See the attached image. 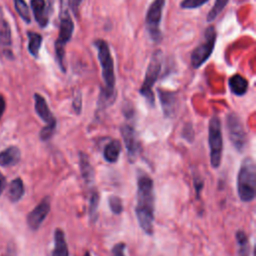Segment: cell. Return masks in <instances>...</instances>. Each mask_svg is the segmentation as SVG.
I'll list each match as a JSON object with an SVG mask.
<instances>
[{"mask_svg": "<svg viewBox=\"0 0 256 256\" xmlns=\"http://www.w3.org/2000/svg\"><path fill=\"white\" fill-rule=\"evenodd\" d=\"M216 31L213 26L206 28L204 33V40L191 53V66L195 69L201 67L207 59L211 56L215 47Z\"/></svg>", "mask_w": 256, "mask_h": 256, "instance_id": "52a82bcc", "label": "cell"}, {"mask_svg": "<svg viewBox=\"0 0 256 256\" xmlns=\"http://www.w3.org/2000/svg\"><path fill=\"white\" fill-rule=\"evenodd\" d=\"M229 88L234 95L242 96L248 90V81L240 74H234L229 79Z\"/></svg>", "mask_w": 256, "mask_h": 256, "instance_id": "d6986e66", "label": "cell"}, {"mask_svg": "<svg viewBox=\"0 0 256 256\" xmlns=\"http://www.w3.org/2000/svg\"><path fill=\"white\" fill-rule=\"evenodd\" d=\"M5 186H6V179H5V177L1 174V172H0V195H1V193L3 192Z\"/></svg>", "mask_w": 256, "mask_h": 256, "instance_id": "e575fe53", "label": "cell"}, {"mask_svg": "<svg viewBox=\"0 0 256 256\" xmlns=\"http://www.w3.org/2000/svg\"><path fill=\"white\" fill-rule=\"evenodd\" d=\"M122 147L121 143L117 139L110 140L103 149V157L108 163H116L119 159Z\"/></svg>", "mask_w": 256, "mask_h": 256, "instance_id": "e0dca14e", "label": "cell"}, {"mask_svg": "<svg viewBox=\"0 0 256 256\" xmlns=\"http://www.w3.org/2000/svg\"><path fill=\"white\" fill-rule=\"evenodd\" d=\"M2 256H15V253L13 251H8L6 254H3Z\"/></svg>", "mask_w": 256, "mask_h": 256, "instance_id": "d590c367", "label": "cell"}, {"mask_svg": "<svg viewBox=\"0 0 256 256\" xmlns=\"http://www.w3.org/2000/svg\"><path fill=\"white\" fill-rule=\"evenodd\" d=\"M161 66H162V52L160 50H157L153 53L151 57V60L149 62V65L145 73L143 84L139 90L140 94L145 98L146 102L152 107L155 104V97L152 91V87L159 77Z\"/></svg>", "mask_w": 256, "mask_h": 256, "instance_id": "8992f818", "label": "cell"}, {"mask_svg": "<svg viewBox=\"0 0 256 256\" xmlns=\"http://www.w3.org/2000/svg\"><path fill=\"white\" fill-rule=\"evenodd\" d=\"M79 168H80L81 176L84 179L85 183L87 184L88 188L90 189L93 188L92 185L94 184V178H95L94 169L86 153L79 152Z\"/></svg>", "mask_w": 256, "mask_h": 256, "instance_id": "4fadbf2b", "label": "cell"}, {"mask_svg": "<svg viewBox=\"0 0 256 256\" xmlns=\"http://www.w3.org/2000/svg\"><path fill=\"white\" fill-rule=\"evenodd\" d=\"M189 134V137H190V140L191 141H193V138H194V136H193V128H192V126H191V124L190 123H188L187 125H185V127L183 128V137L186 139V137H187V135Z\"/></svg>", "mask_w": 256, "mask_h": 256, "instance_id": "4dcf8cb0", "label": "cell"}, {"mask_svg": "<svg viewBox=\"0 0 256 256\" xmlns=\"http://www.w3.org/2000/svg\"><path fill=\"white\" fill-rule=\"evenodd\" d=\"M5 99L3 98L2 95H0V119H1L2 115H3V112L5 111Z\"/></svg>", "mask_w": 256, "mask_h": 256, "instance_id": "836d02e7", "label": "cell"}, {"mask_svg": "<svg viewBox=\"0 0 256 256\" xmlns=\"http://www.w3.org/2000/svg\"><path fill=\"white\" fill-rule=\"evenodd\" d=\"M24 194V185L21 178H15L11 183L8 191L9 199L12 202H17Z\"/></svg>", "mask_w": 256, "mask_h": 256, "instance_id": "7402d4cb", "label": "cell"}, {"mask_svg": "<svg viewBox=\"0 0 256 256\" xmlns=\"http://www.w3.org/2000/svg\"><path fill=\"white\" fill-rule=\"evenodd\" d=\"M112 256H126V244L124 242L116 243L111 249Z\"/></svg>", "mask_w": 256, "mask_h": 256, "instance_id": "f1b7e54d", "label": "cell"}, {"mask_svg": "<svg viewBox=\"0 0 256 256\" xmlns=\"http://www.w3.org/2000/svg\"><path fill=\"white\" fill-rule=\"evenodd\" d=\"M82 0H69V7L72 9V11L77 14V9L80 5Z\"/></svg>", "mask_w": 256, "mask_h": 256, "instance_id": "1f68e13d", "label": "cell"}, {"mask_svg": "<svg viewBox=\"0 0 256 256\" xmlns=\"http://www.w3.org/2000/svg\"><path fill=\"white\" fill-rule=\"evenodd\" d=\"M229 0H215L214 5L212 6L211 10L207 14V21L211 22L222 12V10L225 8V6L228 4Z\"/></svg>", "mask_w": 256, "mask_h": 256, "instance_id": "d4e9b609", "label": "cell"}, {"mask_svg": "<svg viewBox=\"0 0 256 256\" xmlns=\"http://www.w3.org/2000/svg\"><path fill=\"white\" fill-rule=\"evenodd\" d=\"M155 211V194L152 178L140 171L137 176V198L135 206V215L140 228L147 235L153 234Z\"/></svg>", "mask_w": 256, "mask_h": 256, "instance_id": "6da1fadb", "label": "cell"}, {"mask_svg": "<svg viewBox=\"0 0 256 256\" xmlns=\"http://www.w3.org/2000/svg\"><path fill=\"white\" fill-rule=\"evenodd\" d=\"M74 30L73 21L69 15V0H60V25L59 34L55 42V52L58 64L63 72L66 71L65 59V46L72 37Z\"/></svg>", "mask_w": 256, "mask_h": 256, "instance_id": "277c9868", "label": "cell"}, {"mask_svg": "<svg viewBox=\"0 0 256 256\" xmlns=\"http://www.w3.org/2000/svg\"><path fill=\"white\" fill-rule=\"evenodd\" d=\"M235 236L237 242V255L251 256V247L247 234L243 230H238Z\"/></svg>", "mask_w": 256, "mask_h": 256, "instance_id": "44dd1931", "label": "cell"}, {"mask_svg": "<svg viewBox=\"0 0 256 256\" xmlns=\"http://www.w3.org/2000/svg\"><path fill=\"white\" fill-rule=\"evenodd\" d=\"M84 256H91V253L89 252V251H87V252H85V254H84Z\"/></svg>", "mask_w": 256, "mask_h": 256, "instance_id": "8d00e7d4", "label": "cell"}, {"mask_svg": "<svg viewBox=\"0 0 256 256\" xmlns=\"http://www.w3.org/2000/svg\"><path fill=\"white\" fill-rule=\"evenodd\" d=\"M72 108L77 115H79L81 113V110H82V96H81V93H79L77 96L74 97L73 102H72Z\"/></svg>", "mask_w": 256, "mask_h": 256, "instance_id": "f546056e", "label": "cell"}, {"mask_svg": "<svg viewBox=\"0 0 256 256\" xmlns=\"http://www.w3.org/2000/svg\"><path fill=\"white\" fill-rule=\"evenodd\" d=\"M51 256H69L65 233L60 228H56L54 231V246Z\"/></svg>", "mask_w": 256, "mask_h": 256, "instance_id": "2e32d148", "label": "cell"}, {"mask_svg": "<svg viewBox=\"0 0 256 256\" xmlns=\"http://www.w3.org/2000/svg\"><path fill=\"white\" fill-rule=\"evenodd\" d=\"M121 135L127 151L128 160L130 163H134L141 151V144L138 139L135 128L130 123H125L121 126Z\"/></svg>", "mask_w": 256, "mask_h": 256, "instance_id": "30bf717a", "label": "cell"}, {"mask_svg": "<svg viewBox=\"0 0 256 256\" xmlns=\"http://www.w3.org/2000/svg\"><path fill=\"white\" fill-rule=\"evenodd\" d=\"M108 205L112 213H114L115 215H119L123 211V203L120 197L116 195H111L108 198Z\"/></svg>", "mask_w": 256, "mask_h": 256, "instance_id": "4316f807", "label": "cell"}, {"mask_svg": "<svg viewBox=\"0 0 256 256\" xmlns=\"http://www.w3.org/2000/svg\"><path fill=\"white\" fill-rule=\"evenodd\" d=\"M194 186H195V190H196L197 197H199V192L201 191L202 186H203V180L197 179L196 177H194Z\"/></svg>", "mask_w": 256, "mask_h": 256, "instance_id": "d6a6232c", "label": "cell"}, {"mask_svg": "<svg viewBox=\"0 0 256 256\" xmlns=\"http://www.w3.org/2000/svg\"><path fill=\"white\" fill-rule=\"evenodd\" d=\"M100 195L95 187L91 188L88 197V215L91 222H96L98 219V207Z\"/></svg>", "mask_w": 256, "mask_h": 256, "instance_id": "ffe728a7", "label": "cell"}, {"mask_svg": "<svg viewBox=\"0 0 256 256\" xmlns=\"http://www.w3.org/2000/svg\"><path fill=\"white\" fill-rule=\"evenodd\" d=\"M50 198L47 196L41 200V202L29 213L27 216V224L32 230H37L43 223L50 211Z\"/></svg>", "mask_w": 256, "mask_h": 256, "instance_id": "8fae6325", "label": "cell"}, {"mask_svg": "<svg viewBox=\"0 0 256 256\" xmlns=\"http://www.w3.org/2000/svg\"><path fill=\"white\" fill-rule=\"evenodd\" d=\"M20 150L16 146H10L0 152V165L8 167L16 165L20 160Z\"/></svg>", "mask_w": 256, "mask_h": 256, "instance_id": "ac0fdd59", "label": "cell"}, {"mask_svg": "<svg viewBox=\"0 0 256 256\" xmlns=\"http://www.w3.org/2000/svg\"><path fill=\"white\" fill-rule=\"evenodd\" d=\"M31 7L35 20L40 27H45L49 21V11L45 0H31Z\"/></svg>", "mask_w": 256, "mask_h": 256, "instance_id": "9a60e30c", "label": "cell"}, {"mask_svg": "<svg viewBox=\"0 0 256 256\" xmlns=\"http://www.w3.org/2000/svg\"><path fill=\"white\" fill-rule=\"evenodd\" d=\"M34 100H35V111L38 114V116L46 123V126H51L56 128V119L52 114V112L50 111L45 98L38 93H35Z\"/></svg>", "mask_w": 256, "mask_h": 256, "instance_id": "7c38bea8", "label": "cell"}, {"mask_svg": "<svg viewBox=\"0 0 256 256\" xmlns=\"http://www.w3.org/2000/svg\"><path fill=\"white\" fill-rule=\"evenodd\" d=\"M207 2L208 0H182L180 7L183 9H195L204 5Z\"/></svg>", "mask_w": 256, "mask_h": 256, "instance_id": "83f0119b", "label": "cell"}, {"mask_svg": "<svg viewBox=\"0 0 256 256\" xmlns=\"http://www.w3.org/2000/svg\"><path fill=\"white\" fill-rule=\"evenodd\" d=\"M94 45L97 48L98 59L100 62L101 70H102V78L104 82V87L101 89L99 99H98V107L100 109H105L113 102L116 98L115 91V73H114V64L113 58L110 53V49L108 43L103 39H97L94 42Z\"/></svg>", "mask_w": 256, "mask_h": 256, "instance_id": "7a4b0ae2", "label": "cell"}, {"mask_svg": "<svg viewBox=\"0 0 256 256\" xmlns=\"http://www.w3.org/2000/svg\"><path fill=\"white\" fill-rule=\"evenodd\" d=\"M28 38H29V43H28V50L31 55L34 57L38 56L41 43H42V36L35 32H28Z\"/></svg>", "mask_w": 256, "mask_h": 256, "instance_id": "603a6c76", "label": "cell"}, {"mask_svg": "<svg viewBox=\"0 0 256 256\" xmlns=\"http://www.w3.org/2000/svg\"><path fill=\"white\" fill-rule=\"evenodd\" d=\"M237 194L242 202L254 200L256 194V166L252 157H245L237 174Z\"/></svg>", "mask_w": 256, "mask_h": 256, "instance_id": "3957f363", "label": "cell"}, {"mask_svg": "<svg viewBox=\"0 0 256 256\" xmlns=\"http://www.w3.org/2000/svg\"><path fill=\"white\" fill-rule=\"evenodd\" d=\"M158 94L165 117H173L176 108V94L163 89H158Z\"/></svg>", "mask_w": 256, "mask_h": 256, "instance_id": "5bb4252c", "label": "cell"}, {"mask_svg": "<svg viewBox=\"0 0 256 256\" xmlns=\"http://www.w3.org/2000/svg\"><path fill=\"white\" fill-rule=\"evenodd\" d=\"M165 6V0H154L150 4L146 13L145 24L146 29L152 40L158 42L161 40L160 22L162 18V12Z\"/></svg>", "mask_w": 256, "mask_h": 256, "instance_id": "9c48e42d", "label": "cell"}, {"mask_svg": "<svg viewBox=\"0 0 256 256\" xmlns=\"http://www.w3.org/2000/svg\"><path fill=\"white\" fill-rule=\"evenodd\" d=\"M0 45L4 47L11 45L10 27L3 18H0Z\"/></svg>", "mask_w": 256, "mask_h": 256, "instance_id": "cb8c5ba5", "label": "cell"}, {"mask_svg": "<svg viewBox=\"0 0 256 256\" xmlns=\"http://www.w3.org/2000/svg\"><path fill=\"white\" fill-rule=\"evenodd\" d=\"M14 5H15V9H16L17 13L19 14V16L26 23H30V21H31L30 11H29V8L24 0H14Z\"/></svg>", "mask_w": 256, "mask_h": 256, "instance_id": "484cf974", "label": "cell"}, {"mask_svg": "<svg viewBox=\"0 0 256 256\" xmlns=\"http://www.w3.org/2000/svg\"><path fill=\"white\" fill-rule=\"evenodd\" d=\"M227 131L231 144L238 152H243L247 145V133L240 116L230 112L226 118Z\"/></svg>", "mask_w": 256, "mask_h": 256, "instance_id": "ba28073f", "label": "cell"}, {"mask_svg": "<svg viewBox=\"0 0 256 256\" xmlns=\"http://www.w3.org/2000/svg\"><path fill=\"white\" fill-rule=\"evenodd\" d=\"M208 143L210 148V163L212 168H218L222 161L223 137L221 120L217 115H213L208 124Z\"/></svg>", "mask_w": 256, "mask_h": 256, "instance_id": "5b68a950", "label": "cell"}]
</instances>
